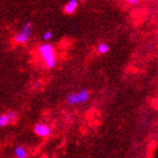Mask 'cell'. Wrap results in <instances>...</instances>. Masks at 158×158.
<instances>
[{"instance_id": "obj_11", "label": "cell", "mask_w": 158, "mask_h": 158, "mask_svg": "<svg viewBox=\"0 0 158 158\" xmlns=\"http://www.w3.org/2000/svg\"><path fill=\"white\" fill-rule=\"evenodd\" d=\"M127 3H128L129 5L135 6V5H137V4L139 3V1H138V0H128V1H127Z\"/></svg>"}, {"instance_id": "obj_12", "label": "cell", "mask_w": 158, "mask_h": 158, "mask_svg": "<svg viewBox=\"0 0 158 158\" xmlns=\"http://www.w3.org/2000/svg\"><path fill=\"white\" fill-rule=\"evenodd\" d=\"M156 37H157V38H158V29H157V30H156Z\"/></svg>"}, {"instance_id": "obj_10", "label": "cell", "mask_w": 158, "mask_h": 158, "mask_svg": "<svg viewBox=\"0 0 158 158\" xmlns=\"http://www.w3.org/2000/svg\"><path fill=\"white\" fill-rule=\"evenodd\" d=\"M8 113H9V115H10V117H11L12 122H15V121L19 118V114H18L17 112H15V111H9Z\"/></svg>"}, {"instance_id": "obj_6", "label": "cell", "mask_w": 158, "mask_h": 158, "mask_svg": "<svg viewBox=\"0 0 158 158\" xmlns=\"http://www.w3.org/2000/svg\"><path fill=\"white\" fill-rule=\"evenodd\" d=\"M14 152L17 158H27V151L25 149V148H23L21 146L15 147Z\"/></svg>"}, {"instance_id": "obj_1", "label": "cell", "mask_w": 158, "mask_h": 158, "mask_svg": "<svg viewBox=\"0 0 158 158\" xmlns=\"http://www.w3.org/2000/svg\"><path fill=\"white\" fill-rule=\"evenodd\" d=\"M37 52L41 61L43 62L44 66L46 69H53L56 67L57 64V56L56 52L52 44H42L38 46Z\"/></svg>"}, {"instance_id": "obj_2", "label": "cell", "mask_w": 158, "mask_h": 158, "mask_svg": "<svg viewBox=\"0 0 158 158\" xmlns=\"http://www.w3.org/2000/svg\"><path fill=\"white\" fill-rule=\"evenodd\" d=\"M90 98V93L86 89H81L78 92H73L68 94L66 97V102L69 105H77L84 103Z\"/></svg>"}, {"instance_id": "obj_7", "label": "cell", "mask_w": 158, "mask_h": 158, "mask_svg": "<svg viewBox=\"0 0 158 158\" xmlns=\"http://www.w3.org/2000/svg\"><path fill=\"white\" fill-rule=\"evenodd\" d=\"M10 123H12V120H11V117H10L9 113L7 112V113L0 115V127L3 128L9 124Z\"/></svg>"}, {"instance_id": "obj_4", "label": "cell", "mask_w": 158, "mask_h": 158, "mask_svg": "<svg viewBox=\"0 0 158 158\" xmlns=\"http://www.w3.org/2000/svg\"><path fill=\"white\" fill-rule=\"evenodd\" d=\"M33 131L36 136L41 137V138H46L51 134V127L46 123H39L34 125Z\"/></svg>"}, {"instance_id": "obj_5", "label": "cell", "mask_w": 158, "mask_h": 158, "mask_svg": "<svg viewBox=\"0 0 158 158\" xmlns=\"http://www.w3.org/2000/svg\"><path fill=\"white\" fill-rule=\"evenodd\" d=\"M77 7H78V2L76 1V0H70V1H69L64 6L63 10H64V13L65 14H67V15H72V14H73L76 11Z\"/></svg>"}, {"instance_id": "obj_8", "label": "cell", "mask_w": 158, "mask_h": 158, "mask_svg": "<svg viewBox=\"0 0 158 158\" xmlns=\"http://www.w3.org/2000/svg\"><path fill=\"white\" fill-rule=\"evenodd\" d=\"M97 51L98 53L101 54V55H104L107 54L110 51V46L108 44L106 43H100L99 44H98L97 46Z\"/></svg>"}, {"instance_id": "obj_9", "label": "cell", "mask_w": 158, "mask_h": 158, "mask_svg": "<svg viewBox=\"0 0 158 158\" xmlns=\"http://www.w3.org/2000/svg\"><path fill=\"white\" fill-rule=\"evenodd\" d=\"M52 36H53L52 31H50V30L45 31V32L43 34V40H44V41H49V40L52 38Z\"/></svg>"}, {"instance_id": "obj_3", "label": "cell", "mask_w": 158, "mask_h": 158, "mask_svg": "<svg viewBox=\"0 0 158 158\" xmlns=\"http://www.w3.org/2000/svg\"><path fill=\"white\" fill-rule=\"evenodd\" d=\"M32 32H33V24L31 21H27L23 27L19 31V32L15 35L14 37V42L15 44H26L31 36H32Z\"/></svg>"}]
</instances>
